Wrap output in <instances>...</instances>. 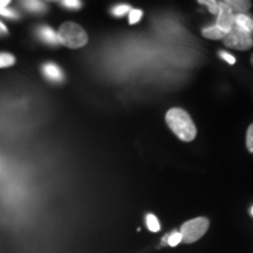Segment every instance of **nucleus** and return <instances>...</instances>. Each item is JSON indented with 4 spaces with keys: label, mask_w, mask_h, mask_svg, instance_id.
Returning a JSON list of instances; mask_svg holds the SVG:
<instances>
[{
    "label": "nucleus",
    "mask_w": 253,
    "mask_h": 253,
    "mask_svg": "<svg viewBox=\"0 0 253 253\" xmlns=\"http://www.w3.org/2000/svg\"><path fill=\"white\" fill-rule=\"evenodd\" d=\"M167 125L179 140L191 142L195 140L197 129L191 116L182 108H171L166 115Z\"/></svg>",
    "instance_id": "f257e3e1"
},
{
    "label": "nucleus",
    "mask_w": 253,
    "mask_h": 253,
    "mask_svg": "<svg viewBox=\"0 0 253 253\" xmlns=\"http://www.w3.org/2000/svg\"><path fill=\"white\" fill-rule=\"evenodd\" d=\"M59 43L69 48H80L87 45L88 36L80 25L75 23H63L58 32Z\"/></svg>",
    "instance_id": "f03ea898"
},
{
    "label": "nucleus",
    "mask_w": 253,
    "mask_h": 253,
    "mask_svg": "<svg viewBox=\"0 0 253 253\" xmlns=\"http://www.w3.org/2000/svg\"><path fill=\"white\" fill-rule=\"evenodd\" d=\"M210 226V221L205 217H198L188 220L181 227L182 242L185 244H192L203 237Z\"/></svg>",
    "instance_id": "7ed1b4c3"
},
{
    "label": "nucleus",
    "mask_w": 253,
    "mask_h": 253,
    "mask_svg": "<svg viewBox=\"0 0 253 253\" xmlns=\"http://www.w3.org/2000/svg\"><path fill=\"white\" fill-rule=\"evenodd\" d=\"M223 41L224 45L237 50H248L253 47L252 34L242 30L236 24L235 26L231 28L229 33L226 34Z\"/></svg>",
    "instance_id": "20e7f679"
},
{
    "label": "nucleus",
    "mask_w": 253,
    "mask_h": 253,
    "mask_svg": "<svg viewBox=\"0 0 253 253\" xmlns=\"http://www.w3.org/2000/svg\"><path fill=\"white\" fill-rule=\"evenodd\" d=\"M216 25L226 33H229L231 28L235 26V14L225 4V1H219V13H218Z\"/></svg>",
    "instance_id": "39448f33"
},
{
    "label": "nucleus",
    "mask_w": 253,
    "mask_h": 253,
    "mask_svg": "<svg viewBox=\"0 0 253 253\" xmlns=\"http://www.w3.org/2000/svg\"><path fill=\"white\" fill-rule=\"evenodd\" d=\"M42 72L45 77L50 81L61 82L63 80V73L58 65L53 62H47L42 66Z\"/></svg>",
    "instance_id": "423d86ee"
},
{
    "label": "nucleus",
    "mask_w": 253,
    "mask_h": 253,
    "mask_svg": "<svg viewBox=\"0 0 253 253\" xmlns=\"http://www.w3.org/2000/svg\"><path fill=\"white\" fill-rule=\"evenodd\" d=\"M38 34H39L41 40H43L48 45H58L59 43L58 33L49 26H46V25L40 26L38 28Z\"/></svg>",
    "instance_id": "0eeeda50"
},
{
    "label": "nucleus",
    "mask_w": 253,
    "mask_h": 253,
    "mask_svg": "<svg viewBox=\"0 0 253 253\" xmlns=\"http://www.w3.org/2000/svg\"><path fill=\"white\" fill-rule=\"evenodd\" d=\"M225 4L231 8L233 14H245L251 8L252 2L248 0H226Z\"/></svg>",
    "instance_id": "6e6552de"
},
{
    "label": "nucleus",
    "mask_w": 253,
    "mask_h": 253,
    "mask_svg": "<svg viewBox=\"0 0 253 253\" xmlns=\"http://www.w3.org/2000/svg\"><path fill=\"white\" fill-rule=\"evenodd\" d=\"M235 24L249 33H253V19L248 14H237L235 15Z\"/></svg>",
    "instance_id": "1a4fd4ad"
},
{
    "label": "nucleus",
    "mask_w": 253,
    "mask_h": 253,
    "mask_svg": "<svg viewBox=\"0 0 253 253\" xmlns=\"http://www.w3.org/2000/svg\"><path fill=\"white\" fill-rule=\"evenodd\" d=\"M202 34H203V37L207 38V39L218 40V39H224L227 33L226 32H224L223 30H220L217 25H214V26L204 28L203 32H202Z\"/></svg>",
    "instance_id": "9d476101"
},
{
    "label": "nucleus",
    "mask_w": 253,
    "mask_h": 253,
    "mask_svg": "<svg viewBox=\"0 0 253 253\" xmlns=\"http://www.w3.org/2000/svg\"><path fill=\"white\" fill-rule=\"evenodd\" d=\"M23 4L27 9L36 13H43L46 11V5L41 1H24Z\"/></svg>",
    "instance_id": "9b49d317"
},
{
    "label": "nucleus",
    "mask_w": 253,
    "mask_h": 253,
    "mask_svg": "<svg viewBox=\"0 0 253 253\" xmlns=\"http://www.w3.org/2000/svg\"><path fill=\"white\" fill-rule=\"evenodd\" d=\"M15 63V58L9 53H0V68L9 67Z\"/></svg>",
    "instance_id": "f8f14e48"
},
{
    "label": "nucleus",
    "mask_w": 253,
    "mask_h": 253,
    "mask_svg": "<svg viewBox=\"0 0 253 253\" xmlns=\"http://www.w3.org/2000/svg\"><path fill=\"white\" fill-rule=\"evenodd\" d=\"M147 226L151 232H158L161 229L160 223H158V219L156 218V216L153 213L147 214Z\"/></svg>",
    "instance_id": "ddd939ff"
},
{
    "label": "nucleus",
    "mask_w": 253,
    "mask_h": 253,
    "mask_svg": "<svg viewBox=\"0 0 253 253\" xmlns=\"http://www.w3.org/2000/svg\"><path fill=\"white\" fill-rule=\"evenodd\" d=\"M199 4L208 6L209 11L213 14L219 13V1H216V0H201Z\"/></svg>",
    "instance_id": "4468645a"
},
{
    "label": "nucleus",
    "mask_w": 253,
    "mask_h": 253,
    "mask_svg": "<svg viewBox=\"0 0 253 253\" xmlns=\"http://www.w3.org/2000/svg\"><path fill=\"white\" fill-rule=\"evenodd\" d=\"M131 11V7L129 5L126 4H121V5H118L116 7L113 8L112 13L113 15H115V17H122V15H125L128 13V12Z\"/></svg>",
    "instance_id": "2eb2a0df"
},
{
    "label": "nucleus",
    "mask_w": 253,
    "mask_h": 253,
    "mask_svg": "<svg viewBox=\"0 0 253 253\" xmlns=\"http://www.w3.org/2000/svg\"><path fill=\"white\" fill-rule=\"evenodd\" d=\"M142 15H143V13H142L141 9H136L131 8V11L129 12V23H130L131 25L134 24H137L138 21L141 20Z\"/></svg>",
    "instance_id": "dca6fc26"
},
{
    "label": "nucleus",
    "mask_w": 253,
    "mask_h": 253,
    "mask_svg": "<svg viewBox=\"0 0 253 253\" xmlns=\"http://www.w3.org/2000/svg\"><path fill=\"white\" fill-rule=\"evenodd\" d=\"M182 242V236L179 232H173L170 236H168L167 244L169 246H177Z\"/></svg>",
    "instance_id": "f3484780"
},
{
    "label": "nucleus",
    "mask_w": 253,
    "mask_h": 253,
    "mask_svg": "<svg viewBox=\"0 0 253 253\" xmlns=\"http://www.w3.org/2000/svg\"><path fill=\"white\" fill-rule=\"evenodd\" d=\"M246 147L250 153L253 154V123L249 126L248 132H246Z\"/></svg>",
    "instance_id": "a211bd4d"
},
{
    "label": "nucleus",
    "mask_w": 253,
    "mask_h": 253,
    "mask_svg": "<svg viewBox=\"0 0 253 253\" xmlns=\"http://www.w3.org/2000/svg\"><path fill=\"white\" fill-rule=\"evenodd\" d=\"M61 4L65 7L72 9H78L81 7V1H78V0H65V1H61Z\"/></svg>",
    "instance_id": "6ab92c4d"
},
{
    "label": "nucleus",
    "mask_w": 253,
    "mask_h": 253,
    "mask_svg": "<svg viewBox=\"0 0 253 253\" xmlns=\"http://www.w3.org/2000/svg\"><path fill=\"white\" fill-rule=\"evenodd\" d=\"M219 56L224 60V61H226L227 63H230V65H235V63H236V58L233 55H231L230 53L224 52V50H220Z\"/></svg>",
    "instance_id": "aec40b11"
},
{
    "label": "nucleus",
    "mask_w": 253,
    "mask_h": 253,
    "mask_svg": "<svg viewBox=\"0 0 253 253\" xmlns=\"http://www.w3.org/2000/svg\"><path fill=\"white\" fill-rule=\"evenodd\" d=\"M0 14L4 15V17H8V18H17L18 15L13 9H9L7 7H4V8H0Z\"/></svg>",
    "instance_id": "412c9836"
},
{
    "label": "nucleus",
    "mask_w": 253,
    "mask_h": 253,
    "mask_svg": "<svg viewBox=\"0 0 253 253\" xmlns=\"http://www.w3.org/2000/svg\"><path fill=\"white\" fill-rule=\"evenodd\" d=\"M7 28L2 23H0V34H7Z\"/></svg>",
    "instance_id": "4be33fe9"
},
{
    "label": "nucleus",
    "mask_w": 253,
    "mask_h": 253,
    "mask_svg": "<svg viewBox=\"0 0 253 253\" xmlns=\"http://www.w3.org/2000/svg\"><path fill=\"white\" fill-rule=\"evenodd\" d=\"M9 4L8 0H0V8L7 7V5Z\"/></svg>",
    "instance_id": "5701e85b"
},
{
    "label": "nucleus",
    "mask_w": 253,
    "mask_h": 253,
    "mask_svg": "<svg viewBox=\"0 0 253 253\" xmlns=\"http://www.w3.org/2000/svg\"><path fill=\"white\" fill-rule=\"evenodd\" d=\"M251 63H252V66H253V54H252V56H251Z\"/></svg>",
    "instance_id": "b1692460"
},
{
    "label": "nucleus",
    "mask_w": 253,
    "mask_h": 253,
    "mask_svg": "<svg viewBox=\"0 0 253 253\" xmlns=\"http://www.w3.org/2000/svg\"><path fill=\"white\" fill-rule=\"evenodd\" d=\"M251 213H252V216H253V207H252V209H251Z\"/></svg>",
    "instance_id": "393cba45"
}]
</instances>
